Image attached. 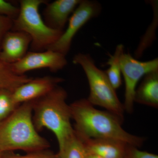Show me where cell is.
<instances>
[{"label": "cell", "mask_w": 158, "mask_h": 158, "mask_svg": "<svg viewBox=\"0 0 158 158\" xmlns=\"http://www.w3.org/2000/svg\"><path fill=\"white\" fill-rule=\"evenodd\" d=\"M70 106L74 130L80 138H108L131 146H142L144 139L131 135L121 126L122 120L112 113L95 109L87 99L76 101Z\"/></svg>", "instance_id": "6da1fadb"}, {"label": "cell", "mask_w": 158, "mask_h": 158, "mask_svg": "<svg viewBox=\"0 0 158 158\" xmlns=\"http://www.w3.org/2000/svg\"><path fill=\"white\" fill-rule=\"evenodd\" d=\"M33 101L21 104L0 122V152L27 153L48 149L49 142L38 134L33 119Z\"/></svg>", "instance_id": "7a4b0ae2"}, {"label": "cell", "mask_w": 158, "mask_h": 158, "mask_svg": "<svg viewBox=\"0 0 158 158\" xmlns=\"http://www.w3.org/2000/svg\"><path fill=\"white\" fill-rule=\"evenodd\" d=\"M67 98L66 90L59 85L46 95L33 101L34 127L37 132L44 128L52 132L58 141L59 151L74 132Z\"/></svg>", "instance_id": "3957f363"}, {"label": "cell", "mask_w": 158, "mask_h": 158, "mask_svg": "<svg viewBox=\"0 0 158 158\" xmlns=\"http://www.w3.org/2000/svg\"><path fill=\"white\" fill-rule=\"evenodd\" d=\"M73 62L82 67L88 79L90 89L88 101L94 106L105 108L122 120L125 111L123 105L105 71L97 67L89 54L79 53L75 55Z\"/></svg>", "instance_id": "277c9868"}, {"label": "cell", "mask_w": 158, "mask_h": 158, "mask_svg": "<svg viewBox=\"0 0 158 158\" xmlns=\"http://www.w3.org/2000/svg\"><path fill=\"white\" fill-rule=\"evenodd\" d=\"M48 3L44 0H21L19 11L13 20L11 31H21L30 35L32 39L31 49L33 52L45 51L61 37L63 31L48 27L40 14V5Z\"/></svg>", "instance_id": "5b68a950"}, {"label": "cell", "mask_w": 158, "mask_h": 158, "mask_svg": "<svg viewBox=\"0 0 158 158\" xmlns=\"http://www.w3.org/2000/svg\"><path fill=\"white\" fill-rule=\"evenodd\" d=\"M100 3L96 1L81 0L68 20L67 29L61 37L48 49L65 55L68 54L74 37L86 23L100 14ZM47 49V50H48Z\"/></svg>", "instance_id": "8992f818"}, {"label": "cell", "mask_w": 158, "mask_h": 158, "mask_svg": "<svg viewBox=\"0 0 158 158\" xmlns=\"http://www.w3.org/2000/svg\"><path fill=\"white\" fill-rule=\"evenodd\" d=\"M120 63L125 85L123 107L125 111L131 113L134 109V96L138 82L147 73L158 70V59L141 62L124 52L120 56Z\"/></svg>", "instance_id": "52a82bcc"}, {"label": "cell", "mask_w": 158, "mask_h": 158, "mask_svg": "<svg viewBox=\"0 0 158 158\" xmlns=\"http://www.w3.org/2000/svg\"><path fill=\"white\" fill-rule=\"evenodd\" d=\"M67 64L65 55L48 49L43 52H28L22 59L11 64V66L15 73L23 75L27 72L44 68L57 72Z\"/></svg>", "instance_id": "ba28073f"}, {"label": "cell", "mask_w": 158, "mask_h": 158, "mask_svg": "<svg viewBox=\"0 0 158 158\" xmlns=\"http://www.w3.org/2000/svg\"><path fill=\"white\" fill-rule=\"evenodd\" d=\"M64 81L62 78L49 76L32 78L13 91V98L18 105L35 100L46 95Z\"/></svg>", "instance_id": "9c48e42d"}, {"label": "cell", "mask_w": 158, "mask_h": 158, "mask_svg": "<svg viewBox=\"0 0 158 158\" xmlns=\"http://www.w3.org/2000/svg\"><path fill=\"white\" fill-rule=\"evenodd\" d=\"M31 41L30 35L25 32L9 31L0 45V58L10 65L18 62L27 53Z\"/></svg>", "instance_id": "30bf717a"}, {"label": "cell", "mask_w": 158, "mask_h": 158, "mask_svg": "<svg viewBox=\"0 0 158 158\" xmlns=\"http://www.w3.org/2000/svg\"><path fill=\"white\" fill-rule=\"evenodd\" d=\"M81 2V0H56L47 3L43 12L46 24L51 28L64 31L69 17Z\"/></svg>", "instance_id": "8fae6325"}, {"label": "cell", "mask_w": 158, "mask_h": 158, "mask_svg": "<svg viewBox=\"0 0 158 158\" xmlns=\"http://www.w3.org/2000/svg\"><path fill=\"white\" fill-rule=\"evenodd\" d=\"M79 138L83 141L87 153L104 158H124L128 145L108 138Z\"/></svg>", "instance_id": "7c38bea8"}, {"label": "cell", "mask_w": 158, "mask_h": 158, "mask_svg": "<svg viewBox=\"0 0 158 158\" xmlns=\"http://www.w3.org/2000/svg\"><path fill=\"white\" fill-rule=\"evenodd\" d=\"M134 102L153 108L158 107V70L144 76L136 89Z\"/></svg>", "instance_id": "4fadbf2b"}, {"label": "cell", "mask_w": 158, "mask_h": 158, "mask_svg": "<svg viewBox=\"0 0 158 158\" xmlns=\"http://www.w3.org/2000/svg\"><path fill=\"white\" fill-rule=\"evenodd\" d=\"M32 79L25 75L16 74L11 69V65L4 62L0 58V89L5 88L14 91Z\"/></svg>", "instance_id": "5bb4252c"}, {"label": "cell", "mask_w": 158, "mask_h": 158, "mask_svg": "<svg viewBox=\"0 0 158 158\" xmlns=\"http://www.w3.org/2000/svg\"><path fill=\"white\" fill-rule=\"evenodd\" d=\"M123 52V45L122 44L117 45L114 53L110 55L107 62L110 67L105 71L110 83L115 90L119 88L122 85L120 58Z\"/></svg>", "instance_id": "9a60e30c"}, {"label": "cell", "mask_w": 158, "mask_h": 158, "mask_svg": "<svg viewBox=\"0 0 158 158\" xmlns=\"http://www.w3.org/2000/svg\"><path fill=\"white\" fill-rule=\"evenodd\" d=\"M58 153L61 158H85L86 152L83 141L74 131Z\"/></svg>", "instance_id": "2e32d148"}, {"label": "cell", "mask_w": 158, "mask_h": 158, "mask_svg": "<svg viewBox=\"0 0 158 158\" xmlns=\"http://www.w3.org/2000/svg\"><path fill=\"white\" fill-rule=\"evenodd\" d=\"M150 3L152 7H153V9L155 10L154 11V18L152 22L148 28L146 33H145L142 37L137 49L135 51V56L137 59L140 58L142 56L144 51L152 44L153 41L156 38L155 36L152 34L155 35L156 30L157 27L158 1H152L150 2Z\"/></svg>", "instance_id": "e0dca14e"}, {"label": "cell", "mask_w": 158, "mask_h": 158, "mask_svg": "<svg viewBox=\"0 0 158 158\" xmlns=\"http://www.w3.org/2000/svg\"><path fill=\"white\" fill-rule=\"evenodd\" d=\"M13 91L5 88L0 89V122L10 116L20 105L15 102Z\"/></svg>", "instance_id": "ac0fdd59"}, {"label": "cell", "mask_w": 158, "mask_h": 158, "mask_svg": "<svg viewBox=\"0 0 158 158\" xmlns=\"http://www.w3.org/2000/svg\"><path fill=\"white\" fill-rule=\"evenodd\" d=\"M4 152V158H61L59 154L48 149L27 153L25 155L16 154L12 152Z\"/></svg>", "instance_id": "d6986e66"}, {"label": "cell", "mask_w": 158, "mask_h": 158, "mask_svg": "<svg viewBox=\"0 0 158 158\" xmlns=\"http://www.w3.org/2000/svg\"><path fill=\"white\" fill-rule=\"evenodd\" d=\"M19 8L9 2L0 0V15L6 16L14 20L19 13Z\"/></svg>", "instance_id": "ffe728a7"}, {"label": "cell", "mask_w": 158, "mask_h": 158, "mask_svg": "<svg viewBox=\"0 0 158 158\" xmlns=\"http://www.w3.org/2000/svg\"><path fill=\"white\" fill-rule=\"evenodd\" d=\"M124 158H158V156L155 154L140 150L135 146L128 145Z\"/></svg>", "instance_id": "44dd1931"}, {"label": "cell", "mask_w": 158, "mask_h": 158, "mask_svg": "<svg viewBox=\"0 0 158 158\" xmlns=\"http://www.w3.org/2000/svg\"><path fill=\"white\" fill-rule=\"evenodd\" d=\"M13 26V19L0 15V45L5 34L11 31Z\"/></svg>", "instance_id": "7402d4cb"}, {"label": "cell", "mask_w": 158, "mask_h": 158, "mask_svg": "<svg viewBox=\"0 0 158 158\" xmlns=\"http://www.w3.org/2000/svg\"><path fill=\"white\" fill-rule=\"evenodd\" d=\"M85 158H104L102 157L99 156L91 154H88L86 153V156Z\"/></svg>", "instance_id": "603a6c76"}, {"label": "cell", "mask_w": 158, "mask_h": 158, "mask_svg": "<svg viewBox=\"0 0 158 158\" xmlns=\"http://www.w3.org/2000/svg\"><path fill=\"white\" fill-rule=\"evenodd\" d=\"M4 153L0 152V158H4Z\"/></svg>", "instance_id": "cb8c5ba5"}]
</instances>
